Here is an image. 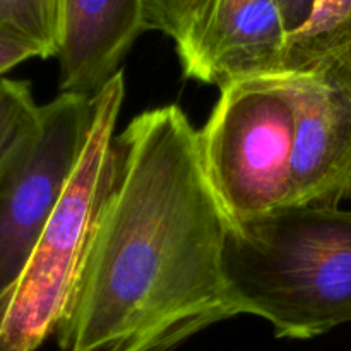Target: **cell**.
Returning a JSON list of instances; mask_svg holds the SVG:
<instances>
[{
  "label": "cell",
  "mask_w": 351,
  "mask_h": 351,
  "mask_svg": "<svg viewBox=\"0 0 351 351\" xmlns=\"http://www.w3.org/2000/svg\"><path fill=\"white\" fill-rule=\"evenodd\" d=\"M99 211L62 351H173L235 317L223 280L228 216L184 110H146L113 141Z\"/></svg>",
  "instance_id": "obj_1"
},
{
  "label": "cell",
  "mask_w": 351,
  "mask_h": 351,
  "mask_svg": "<svg viewBox=\"0 0 351 351\" xmlns=\"http://www.w3.org/2000/svg\"><path fill=\"white\" fill-rule=\"evenodd\" d=\"M223 280L235 314L276 338L312 339L351 322V209L288 206L230 223Z\"/></svg>",
  "instance_id": "obj_2"
},
{
  "label": "cell",
  "mask_w": 351,
  "mask_h": 351,
  "mask_svg": "<svg viewBox=\"0 0 351 351\" xmlns=\"http://www.w3.org/2000/svg\"><path fill=\"white\" fill-rule=\"evenodd\" d=\"M125 82L119 72L93 96L79 163L19 280L0 300V351H36L71 311L115 170V125Z\"/></svg>",
  "instance_id": "obj_3"
},
{
  "label": "cell",
  "mask_w": 351,
  "mask_h": 351,
  "mask_svg": "<svg viewBox=\"0 0 351 351\" xmlns=\"http://www.w3.org/2000/svg\"><path fill=\"white\" fill-rule=\"evenodd\" d=\"M219 91L199 130V149L228 221L291 206L295 106L283 75L245 79Z\"/></svg>",
  "instance_id": "obj_4"
},
{
  "label": "cell",
  "mask_w": 351,
  "mask_h": 351,
  "mask_svg": "<svg viewBox=\"0 0 351 351\" xmlns=\"http://www.w3.org/2000/svg\"><path fill=\"white\" fill-rule=\"evenodd\" d=\"M93 96L62 93L0 163V300L26 267L79 163Z\"/></svg>",
  "instance_id": "obj_5"
},
{
  "label": "cell",
  "mask_w": 351,
  "mask_h": 351,
  "mask_svg": "<svg viewBox=\"0 0 351 351\" xmlns=\"http://www.w3.org/2000/svg\"><path fill=\"white\" fill-rule=\"evenodd\" d=\"M281 75L295 106L291 206L351 202V53Z\"/></svg>",
  "instance_id": "obj_6"
},
{
  "label": "cell",
  "mask_w": 351,
  "mask_h": 351,
  "mask_svg": "<svg viewBox=\"0 0 351 351\" xmlns=\"http://www.w3.org/2000/svg\"><path fill=\"white\" fill-rule=\"evenodd\" d=\"M288 36L276 0H211L177 53L185 77L223 89L281 74Z\"/></svg>",
  "instance_id": "obj_7"
},
{
  "label": "cell",
  "mask_w": 351,
  "mask_h": 351,
  "mask_svg": "<svg viewBox=\"0 0 351 351\" xmlns=\"http://www.w3.org/2000/svg\"><path fill=\"white\" fill-rule=\"evenodd\" d=\"M143 31L144 0H64L60 91L95 96L120 71Z\"/></svg>",
  "instance_id": "obj_8"
},
{
  "label": "cell",
  "mask_w": 351,
  "mask_h": 351,
  "mask_svg": "<svg viewBox=\"0 0 351 351\" xmlns=\"http://www.w3.org/2000/svg\"><path fill=\"white\" fill-rule=\"evenodd\" d=\"M64 0H0V36L29 45L40 58L57 57Z\"/></svg>",
  "instance_id": "obj_9"
},
{
  "label": "cell",
  "mask_w": 351,
  "mask_h": 351,
  "mask_svg": "<svg viewBox=\"0 0 351 351\" xmlns=\"http://www.w3.org/2000/svg\"><path fill=\"white\" fill-rule=\"evenodd\" d=\"M38 113L29 82L0 77V163L34 125Z\"/></svg>",
  "instance_id": "obj_10"
},
{
  "label": "cell",
  "mask_w": 351,
  "mask_h": 351,
  "mask_svg": "<svg viewBox=\"0 0 351 351\" xmlns=\"http://www.w3.org/2000/svg\"><path fill=\"white\" fill-rule=\"evenodd\" d=\"M211 0H144L146 29H158L182 45Z\"/></svg>",
  "instance_id": "obj_11"
},
{
  "label": "cell",
  "mask_w": 351,
  "mask_h": 351,
  "mask_svg": "<svg viewBox=\"0 0 351 351\" xmlns=\"http://www.w3.org/2000/svg\"><path fill=\"white\" fill-rule=\"evenodd\" d=\"M34 57H40V55L29 45L14 40V38L0 36V77H3V74L16 65Z\"/></svg>",
  "instance_id": "obj_12"
},
{
  "label": "cell",
  "mask_w": 351,
  "mask_h": 351,
  "mask_svg": "<svg viewBox=\"0 0 351 351\" xmlns=\"http://www.w3.org/2000/svg\"><path fill=\"white\" fill-rule=\"evenodd\" d=\"M283 12L288 33H295L300 29L311 17L315 0H276Z\"/></svg>",
  "instance_id": "obj_13"
}]
</instances>
